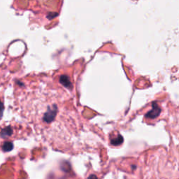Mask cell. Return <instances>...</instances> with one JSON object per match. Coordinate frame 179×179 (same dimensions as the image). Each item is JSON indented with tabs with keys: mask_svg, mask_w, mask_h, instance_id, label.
I'll return each mask as SVG.
<instances>
[{
	"mask_svg": "<svg viewBox=\"0 0 179 179\" xmlns=\"http://www.w3.org/2000/svg\"><path fill=\"white\" fill-rule=\"evenodd\" d=\"M19 87L15 90V103L21 117L52 147L70 151L79 137L81 123L65 91L25 84Z\"/></svg>",
	"mask_w": 179,
	"mask_h": 179,
	"instance_id": "cell-1",
	"label": "cell"
},
{
	"mask_svg": "<svg viewBox=\"0 0 179 179\" xmlns=\"http://www.w3.org/2000/svg\"><path fill=\"white\" fill-rule=\"evenodd\" d=\"M160 111H161L160 108H159L157 104H153V108H152V110L150 111L146 115V117L147 118H150V119H154V118H155L157 116H158Z\"/></svg>",
	"mask_w": 179,
	"mask_h": 179,
	"instance_id": "cell-2",
	"label": "cell"
},
{
	"mask_svg": "<svg viewBox=\"0 0 179 179\" xmlns=\"http://www.w3.org/2000/svg\"><path fill=\"white\" fill-rule=\"evenodd\" d=\"M116 139H114V138H112L111 140V143L114 146H118L121 144L122 143V141H123V139H122V137L120 135V134H118V135L116 136Z\"/></svg>",
	"mask_w": 179,
	"mask_h": 179,
	"instance_id": "cell-3",
	"label": "cell"
},
{
	"mask_svg": "<svg viewBox=\"0 0 179 179\" xmlns=\"http://www.w3.org/2000/svg\"><path fill=\"white\" fill-rule=\"evenodd\" d=\"M89 179H97V177L95 176H91L90 177Z\"/></svg>",
	"mask_w": 179,
	"mask_h": 179,
	"instance_id": "cell-4",
	"label": "cell"
}]
</instances>
